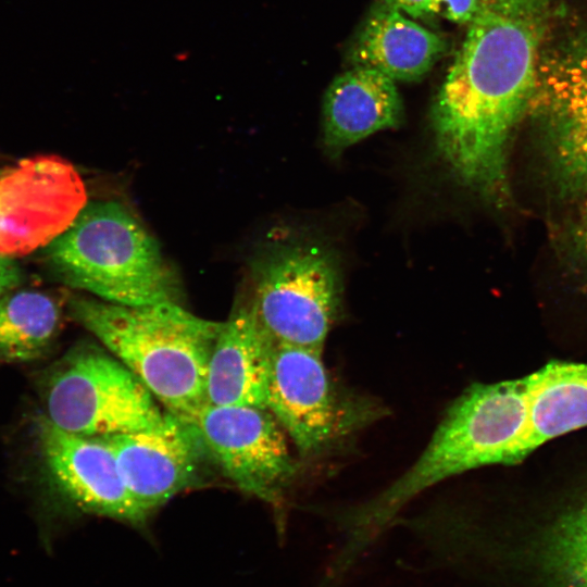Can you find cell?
Segmentation results:
<instances>
[{
	"instance_id": "obj_1",
	"label": "cell",
	"mask_w": 587,
	"mask_h": 587,
	"mask_svg": "<svg viewBox=\"0 0 587 587\" xmlns=\"http://www.w3.org/2000/svg\"><path fill=\"white\" fill-rule=\"evenodd\" d=\"M557 0H477L476 13L432 107L436 151L464 188L510 200L509 152L527 115Z\"/></svg>"
},
{
	"instance_id": "obj_2",
	"label": "cell",
	"mask_w": 587,
	"mask_h": 587,
	"mask_svg": "<svg viewBox=\"0 0 587 587\" xmlns=\"http://www.w3.org/2000/svg\"><path fill=\"white\" fill-rule=\"evenodd\" d=\"M587 427V362L551 361L522 377L474 384L437 428L453 473L516 463L546 442Z\"/></svg>"
},
{
	"instance_id": "obj_3",
	"label": "cell",
	"mask_w": 587,
	"mask_h": 587,
	"mask_svg": "<svg viewBox=\"0 0 587 587\" xmlns=\"http://www.w3.org/2000/svg\"><path fill=\"white\" fill-rule=\"evenodd\" d=\"M67 308L166 412L193 423L208 405V365L223 322L175 302L123 305L71 295Z\"/></svg>"
},
{
	"instance_id": "obj_4",
	"label": "cell",
	"mask_w": 587,
	"mask_h": 587,
	"mask_svg": "<svg viewBox=\"0 0 587 587\" xmlns=\"http://www.w3.org/2000/svg\"><path fill=\"white\" fill-rule=\"evenodd\" d=\"M62 284L123 305L175 302L176 271L139 220L116 201L87 202L72 224L42 249Z\"/></svg>"
},
{
	"instance_id": "obj_5",
	"label": "cell",
	"mask_w": 587,
	"mask_h": 587,
	"mask_svg": "<svg viewBox=\"0 0 587 587\" xmlns=\"http://www.w3.org/2000/svg\"><path fill=\"white\" fill-rule=\"evenodd\" d=\"M250 278L248 301L271 339L323 351L342 298L334 251L310 238L278 239L255 254Z\"/></svg>"
},
{
	"instance_id": "obj_6",
	"label": "cell",
	"mask_w": 587,
	"mask_h": 587,
	"mask_svg": "<svg viewBox=\"0 0 587 587\" xmlns=\"http://www.w3.org/2000/svg\"><path fill=\"white\" fill-rule=\"evenodd\" d=\"M527 115L544 176L561 200L587 195V21L550 32Z\"/></svg>"
},
{
	"instance_id": "obj_7",
	"label": "cell",
	"mask_w": 587,
	"mask_h": 587,
	"mask_svg": "<svg viewBox=\"0 0 587 587\" xmlns=\"http://www.w3.org/2000/svg\"><path fill=\"white\" fill-rule=\"evenodd\" d=\"M41 391L48 420L82 436L152 428L166 414L129 369L95 345L71 349L48 371Z\"/></svg>"
},
{
	"instance_id": "obj_8",
	"label": "cell",
	"mask_w": 587,
	"mask_h": 587,
	"mask_svg": "<svg viewBox=\"0 0 587 587\" xmlns=\"http://www.w3.org/2000/svg\"><path fill=\"white\" fill-rule=\"evenodd\" d=\"M266 409L303 457H317L378 417L379 408L344 392L332 380L322 351L273 342Z\"/></svg>"
},
{
	"instance_id": "obj_9",
	"label": "cell",
	"mask_w": 587,
	"mask_h": 587,
	"mask_svg": "<svg viewBox=\"0 0 587 587\" xmlns=\"http://www.w3.org/2000/svg\"><path fill=\"white\" fill-rule=\"evenodd\" d=\"M87 203L83 178L66 160L38 155L0 174V254L15 259L43 249Z\"/></svg>"
},
{
	"instance_id": "obj_10",
	"label": "cell",
	"mask_w": 587,
	"mask_h": 587,
	"mask_svg": "<svg viewBox=\"0 0 587 587\" xmlns=\"http://www.w3.org/2000/svg\"><path fill=\"white\" fill-rule=\"evenodd\" d=\"M193 423L209 457L239 490L282 503L297 463L285 430L267 409L208 404Z\"/></svg>"
},
{
	"instance_id": "obj_11",
	"label": "cell",
	"mask_w": 587,
	"mask_h": 587,
	"mask_svg": "<svg viewBox=\"0 0 587 587\" xmlns=\"http://www.w3.org/2000/svg\"><path fill=\"white\" fill-rule=\"evenodd\" d=\"M45 467L77 511L143 526L150 517L128 490L111 447L101 437L59 428L46 415L34 423Z\"/></svg>"
},
{
	"instance_id": "obj_12",
	"label": "cell",
	"mask_w": 587,
	"mask_h": 587,
	"mask_svg": "<svg viewBox=\"0 0 587 587\" xmlns=\"http://www.w3.org/2000/svg\"><path fill=\"white\" fill-rule=\"evenodd\" d=\"M132 496L150 516L199 478L209 455L195 423L166 412L152 428L101 437Z\"/></svg>"
},
{
	"instance_id": "obj_13",
	"label": "cell",
	"mask_w": 587,
	"mask_h": 587,
	"mask_svg": "<svg viewBox=\"0 0 587 587\" xmlns=\"http://www.w3.org/2000/svg\"><path fill=\"white\" fill-rule=\"evenodd\" d=\"M273 340L249 301L236 304L213 346L207 374L210 405L266 409V382Z\"/></svg>"
},
{
	"instance_id": "obj_14",
	"label": "cell",
	"mask_w": 587,
	"mask_h": 587,
	"mask_svg": "<svg viewBox=\"0 0 587 587\" xmlns=\"http://www.w3.org/2000/svg\"><path fill=\"white\" fill-rule=\"evenodd\" d=\"M403 104L396 82L379 71L352 66L328 86L323 101V142L332 157L365 137L398 127Z\"/></svg>"
},
{
	"instance_id": "obj_15",
	"label": "cell",
	"mask_w": 587,
	"mask_h": 587,
	"mask_svg": "<svg viewBox=\"0 0 587 587\" xmlns=\"http://www.w3.org/2000/svg\"><path fill=\"white\" fill-rule=\"evenodd\" d=\"M446 51L442 36L382 1L364 20L349 55L352 66L379 71L395 82H415Z\"/></svg>"
},
{
	"instance_id": "obj_16",
	"label": "cell",
	"mask_w": 587,
	"mask_h": 587,
	"mask_svg": "<svg viewBox=\"0 0 587 587\" xmlns=\"http://www.w3.org/2000/svg\"><path fill=\"white\" fill-rule=\"evenodd\" d=\"M533 539L532 557L544 587H587V488L558 507Z\"/></svg>"
},
{
	"instance_id": "obj_17",
	"label": "cell",
	"mask_w": 587,
	"mask_h": 587,
	"mask_svg": "<svg viewBox=\"0 0 587 587\" xmlns=\"http://www.w3.org/2000/svg\"><path fill=\"white\" fill-rule=\"evenodd\" d=\"M61 315L60 304L48 294H4L0 297V360L28 362L42 357L57 337Z\"/></svg>"
},
{
	"instance_id": "obj_18",
	"label": "cell",
	"mask_w": 587,
	"mask_h": 587,
	"mask_svg": "<svg viewBox=\"0 0 587 587\" xmlns=\"http://www.w3.org/2000/svg\"><path fill=\"white\" fill-rule=\"evenodd\" d=\"M477 10V0H428V16L439 15L452 23L469 25Z\"/></svg>"
},
{
	"instance_id": "obj_19",
	"label": "cell",
	"mask_w": 587,
	"mask_h": 587,
	"mask_svg": "<svg viewBox=\"0 0 587 587\" xmlns=\"http://www.w3.org/2000/svg\"><path fill=\"white\" fill-rule=\"evenodd\" d=\"M569 243L575 259L587 270V201L570 227Z\"/></svg>"
},
{
	"instance_id": "obj_20",
	"label": "cell",
	"mask_w": 587,
	"mask_h": 587,
	"mask_svg": "<svg viewBox=\"0 0 587 587\" xmlns=\"http://www.w3.org/2000/svg\"><path fill=\"white\" fill-rule=\"evenodd\" d=\"M21 282V268L14 259L0 254V297Z\"/></svg>"
},
{
	"instance_id": "obj_21",
	"label": "cell",
	"mask_w": 587,
	"mask_h": 587,
	"mask_svg": "<svg viewBox=\"0 0 587 587\" xmlns=\"http://www.w3.org/2000/svg\"><path fill=\"white\" fill-rule=\"evenodd\" d=\"M388 5L401 11L413 18H425L428 16V0H382Z\"/></svg>"
},
{
	"instance_id": "obj_22",
	"label": "cell",
	"mask_w": 587,
	"mask_h": 587,
	"mask_svg": "<svg viewBox=\"0 0 587 587\" xmlns=\"http://www.w3.org/2000/svg\"><path fill=\"white\" fill-rule=\"evenodd\" d=\"M2 170H3V168H0V174H1Z\"/></svg>"
}]
</instances>
